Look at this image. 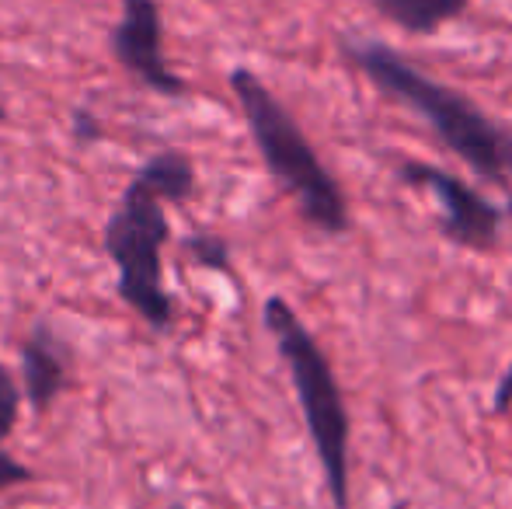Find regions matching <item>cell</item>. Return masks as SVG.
<instances>
[{
  "label": "cell",
  "instance_id": "obj_1",
  "mask_svg": "<svg viewBox=\"0 0 512 509\" xmlns=\"http://www.w3.org/2000/svg\"><path fill=\"white\" fill-rule=\"evenodd\" d=\"M342 53L373 88L425 119L436 140L474 175L499 189H512V129L488 116L474 98L422 74L380 39H342Z\"/></svg>",
  "mask_w": 512,
  "mask_h": 509
},
{
  "label": "cell",
  "instance_id": "obj_2",
  "mask_svg": "<svg viewBox=\"0 0 512 509\" xmlns=\"http://www.w3.org/2000/svg\"><path fill=\"white\" fill-rule=\"evenodd\" d=\"M230 91H234L241 116L251 129L258 154H262L269 175L297 199L300 217L321 234H345L352 227L349 196L338 178L324 168L314 143L304 136L297 119L283 102L269 91V84L248 67L230 70Z\"/></svg>",
  "mask_w": 512,
  "mask_h": 509
},
{
  "label": "cell",
  "instance_id": "obj_3",
  "mask_svg": "<svg viewBox=\"0 0 512 509\" xmlns=\"http://www.w3.org/2000/svg\"><path fill=\"white\" fill-rule=\"evenodd\" d=\"M265 328L276 339V349L283 356L286 370H290L293 391L300 398V412H304L310 443L321 461L324 489H328L335 509H349L352 503V419L345 408L342 387L335 381L331 360L324 356L321 342L310 335V328L300 321V314L286 304L283 297L265 300Z\"/></svg>",
  "mask_w": 512,
  "mask_h": 509
},
{
  "label": "cell",
  "instance_id": "obj_4",
  "mask_svg": "<svg viewBox=\"0 0 512 509\" xmlns=\"http://www.w3.org/2000/svg\"><path fill=\"white\" fill-rule=\"evenodd\" d=\"M161 196L133 175L105 224V252L119 276V297L154 332L175 325V300L164 286V245L171 238Z\"/></svg>",
  "mask_w": 512,
  "mask_h": 509
},
{
  "label": "cell",
  "instance_id": "obj_5",
  "mask_svg": "<svg viewBox=\"0 0 512 509\" xmlns=\"http://www.w3.org/2000/svg\"><path fill=\"white\" fill-rule=\"evenodd\" d=\"M398 178L408 189L429 192L439 203V234L450 245L467 248V252H492L499 245L502 217L506 213L492 203L488 196H481L471 182H464L460 175L436 164L425 161H405L398 168Z\"/></svg>",
  "mask_w": 512,
  "mask_h": 509
},
{
  "label": "cell",
  "instance_id": "obj_6",
  "mask_svg": "<svg viewBox=\"0 0 512 509\" xmlns=\"http://www.w3.org/2000/svg\"><path fill=\"white\" fill-rule=\"evenodd\" d=\"M108 53L143 88L164 98L189 95V84L164 60V25L157 0H122L119 25L108 32Z\"/></svg>",
  "mask_w": 512,
  "mask_h": 509
},
{
  "label": "cell",
  "instance_id": "obj_7",
  "mask_svg": "<svg viewBox=\"0 0 512 509\" xmlns=\"http://www.w3.org/2000/svg\"><path fill=\"white\" fill-rule=\"evenodd\" d=\"M67 374V346L42 321V325L32 328V335L21 346V377H25V398L32 401V412H49V405L60 398L70 381Z\"/></svg>",
  "mask_w": 512,
  "mask_h": 509
},
{
  "label": "cell",
  "instance_id": "obj_8",
  "mask_svg": "<svg viewBox=\"0 0 512 509\" xmlns=\"http://www.w3.org/2000/svg\"><path fill=\"white\" fill-rule=\"evenodd\" d=\"M373 11L408 35H436L443 25L457 21L471 0H370Z\"/></svg>",
  "mask_w": 512,
  "mask_h": 509
},
{
  "label": "cell",
  "instance_id": "obj_9",
  "mask_svg": "<svg viewBox=\"0 0 512 509\" xmlns=\"http://www.w3.org/2000/svg\"><path fill=\"white\" fill-rule=\"evenodd\" d=\"M147 189H154L161 196V203H189L196 192V164L182 150H157L150 161H143V168L136 171Z\"/></svg>",
  "mask_w": 512,
  "mask_h": 509
},
{
  "label": "cell",
  "instance_id": "obj_10",
  "mask_svg": "<svg viewBox=\"0 0 512 509\" xmlns=\"http://www.w3.org/2000/svg\"><path fill=\"white\" fill-rule=\"evenodd\" d=\"M18 412H21V387L14 381L11 370L0 363V489H14V485H25L32 478V471L18 457L7 454V436L18 426Z\"/></svg>",
  "mask_w": 512,
  "mask_h": 509
},
{
  "label": "cell",
  "instance_id": "obj_11",
  "mask_svg": "<svg viewBox=\"0 0 512 509\" xmlns=\"http://www.w3.org/2000/svg\"><path fill=\"white\" fill-rule=\"evenodd\" d=\"M185 252L192 255V262L199 265V269H213V272H230V245L220 238V234H192L189 241H185Z\"/></svg>",
  "mask_w": 512,
  "mask_h": 509
},
{
  "label": "cell",
  "instance_id": "obj_12",
  "mask_svg": "<svg viewBox=\"0 0 512 509\" xmlns=\"http://www.w3.org/2000/svg\"><path fill=\"white\" fill-rule=\"evenodd\" d=\"M70 129H74V136L81 143H95V140H102V119L95 116L91 109H77L74 112V119H70Z\"/></svg>",
  "mask_w": 512,
  "mask_h": 509
},
{
  "label": "cell",
  "instance_id": "obj_13",
  "mask_svg": "<svg viewBox=\"0 0 512 509\" xmlns=\"http://www.w3.org/2000/svg\"><path fill=\"white\" fill-rule=\"evenodd\" d=\"M509 408H512V367L499 377V384H495V391H492V412L506 415Z\"/></svg>",
  "mask_w": 512,
  "mask_h": 509
},
{
  "label": "cell",
  "instance_id": "obj_14",
  "mask_svg": "<svg viewBox=\"0 0 512 509\" xmlns=\"http://www.w3.org/2000/svg\"><path fill=\"white\" fill-rule=\"evenodd\" d=\"M0 123H7V109H4V105H0Z\"/></svg>",
  "mask_w": 512,
  "mask_h": 509
},
{
  "label": "cell",
  "instance_id": "obj_15",
  "mask_svg": "<svg viewBox=\"0 0 512 509\" xmlns=\"http://www.w3.org/2000/svg\"><path fill=\"white\" fill-rule=\"evenodd\" d=\"M168 509H185V506H182V503H175V506H168Z\"/></svg>",
  "mask_w": 512,
  "mask_h": 509
}]
</instances>
